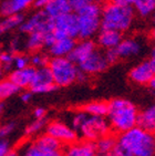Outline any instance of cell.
Returning a JSON list of instances; mask_svg holds the SVG:
<instances>
[{"mask_svg":"<svg viewBox=\"0 0 155 156\" xmlns=\"http://www.w3.org/2000/svg\"><path fill=\"white\" fill-rule=\"evenodd\" d=\"M111 132L110 124L105 116H96L87 113L80 126L77 129L78 135H80L84 141L96 142L102 136Z\"/></svg>","mask_w":155,"mask_h":156,"instance_id":"obj_6","label":"cell"},{"mask_svg":"<svg viewBox=\"0 0 155 156\" xmlns=\"http://www.w3.org/2000/svg\"><path fill=\"white\" fill-rule=\"evenodd\" d=\"M57 85L54 84L52 73L48 66H41L36 69L32 83L30 85V91L33 94H45L51 93L57 90Z\"/></svg>","mask_w":155,"mask_h":156,"instance_id":"obj_9","label":"cell"},{"mask_svg":"<svg viewBox=\"0 0 155 156\" xmlns=\"http://www.w3.org/2000/svg\"><path fill=\"white\" fill-rule=\"evenodd\" d=\"M48 66L58 87H69L75 82L79 68L67 57H52L49 60Z\"/></svg>","mask_w":155,"mask_h":156,"instance_id":"obj_5","label":"cell"},{"mask_svg":"<svg viewBox=\"0 0 155 156\" xmlns=\"http://www.w3.org/2000/svg\"><path fill=\"white\" fill-rule=\"evenodd\" d=\"M109 63L104 57L103 50H99L98 48L92 51L91 53L84 59L82 62L78 64V68L85 72L88 75L90 74H99V73L104 72L109 68Z\"/></svg>","mask_w":155,"mask_h":156,"instance_id":"obj_10","label":"cell"},{"mask_svg":"<svg viewBox=\"0 0 155 156\" xmlns=\"http://www.w3.org/2000/svg\"><path fill=\"white\" fill-rule=\"evenodd\" d=\"M16 129V124L13 122H10V123H7L5 125L0 126V138H5L7 136L11 134Z\"/></svg>","mask_w":155,"mask_h":156,"instance_id":"obj_35","label":"cell"},{"mask_svg":"<svg viewBox=\"0 0 155 156\" xmlns=\"http://www.w3.org/2000/svg\"><path fill=\"white\" fill-rule=\"evenodd\" d=\"M63 156H98L94 142L83 141L69 144L67 150L62 152Z\"/></svg>","mask_w":155,"mask_h":156,"instance_id":"obj_17","label":"cell"},{"mask_svg":"<svg viewBox=\"0 0 155 156\" xmlns=\"http://www.w3.org/2000/svg\"><path fill=\"white\" fill-rule=\"evenodd\" d=\"M20 156H63L62 152H56V153H45L43 151L39 150L34 144L28 145L21 153Z\"/></svg>","mask_w":155,"mask_h":156,"instance_id":"obj_29","label":"cell"},{"mask_svg":"<svg viewBox=\"0 0 155 156\" xmlns=\"http://www.w3.org/2000/svg\"><path fill=\"white\" fill-rule=\"evenodd\" d=\"M136 126L147 132L154 133L155 129V106H149L141 112H137Z\"/></svg>","mask_w":155,"mask_h":156,"instance_id":"obj_21","label":"cell"},{"mask_svg":"<svg viewBox=\"0 0 155 156\" xmlns=\"http://www.w3.org/2000/svg\"><path fill=\"white\" fill-rule=\"evenodd\" d=\"M45 115H47V111L45 108H36L33 110V116L34 119H45Z\"/></svg>","mask_w":155,"mask_h":156,"instance_id":"obj_39","label":"cell"},{"mask_svg":"<svg viewBox=\"0 0 155 156\" xmlns=\"http://www.w3.org/2000/svg\"><path fill=\"white\" fill-rule=\"evenodd\" d=\"M122 39V32H120V31L110 30V29H100V31L96 34V43L101 49L105 50V49L115 48Z\"/></svg>","mask_w":155,"mask_h":156,"instance_id":"obj_16","label":"cell"},{"mask_svg":"<svg viewBox=\"0 0 155 156\" xmlns=\"http://www.w3.org/2000/svg\"><path fill=\"white\" fill-rule=\"evenodd\" d=\"M13 55H15V53H12L10 51L0 52V64H1L5 72H10L13 70V66H12Z\"/></svg>","mask_w":155,"mask_h":156,"instance_id":"obj_31","label":"cell"},{"mask_svg":"<svg viewBox=\"0 0 155 156\" xmlns=\"http://www.w3.org/2000/svg\"><path fill=\"white\" fill-rule=\"evenodd\" d=\"M96 150L98 156H104L110 153H113L114 147L116 145V137L114 135H111L110 133L106 135L102 136L99 140L94 142Z\"/></svg>","mask_w":155,"mask_h":156,"instance_id":"obj_23","label":"cell"},{"mask_svg":"<svg viewBox=\"0 0 155 156\" xmlns=\"http://www.w3.org/2000/svg\"><path fill=\"white\" fill-rule=\"evenodd\" d=\"M47 134L58 140L61 144L67 145L77 142L78 136H79L73 127L59 121L51 122L47 125Z\"/></svg>","mask_w":155,"mask_h":156,"instance_id":"obj_11","label":"cell"},{"mask_svg":"<svg viewBox=\"0 0 155 156\" xmlns=\"http://www.w3.org/2000/svg\"><path fill=\"white\" fill-rule=\"evenodd\" d=\"M33 0H3L0 2V15L2 17L21 13L32 6Z\"/></svg>","mask_w":155,"mask_h":156,"instance_id":"obj_18","label":"cell"},{"mask_svg":"<svg viewBox=\"0 0 155 156\" xmlns=\"http://www.w3.org/2000/svg\"><path fill=\"white\" fill-rule=\"evenodd\" d=\"M45 33L41 31H33L28 33V38L24 42V47L27 50L31 52L40 51L43 48V39H45Z\"/></svg>","mask_w":155,"mask_h":156,"instance_id":"obj_24","label":"cell"},{"mask_svg":"<svg viewBox=\"0 0 155 156\" xmlns=\"http://www.w3.org/2000/svg\"><path fill=\"white\" fill-rule=\"evenodd\" d=\"M33 144L38 147L39 150L43 151L45 153H56V152H62V144L58 140L52 137L49 134H43L40 137H38Z\"/></svg>","mask_w":155,"mask_h":156,"instance_id":"obj_22","label":"cell"},{"mask_svg":"<svg viewBox=\"0 0 155 156\" xmlns=\"http://www.w3.org/2000/svg\"><path fill=\"white\" fill-rule=\"evenodd\" d=\"M33 93L31 91H24L20 94V99L23 103H29L31 100H32Z\"/></svg>","mask_w":155,"mask_h":156,"instance_id":"obj_40","label":"cell"},{"mask_svg":"<svg viewBox=\"0 0 155 156\" xmlns=\"http://www.w3.org/2000/svg\"><path fill=\"white\" fill-rule=\"evenodd\" d=\"M104 156H117V155L114 154V153H110V154H107V155H104Z\"/></svg>","mask_w":155,"mask_h":156,"instance_id":"obj_47","label":"cell"},{"mask_svg":"<svg viewBox=\"0 0 155 156\" xmlns=\"http://www.w3.org/2000/svg\"><path fill=\"white\" fill-rule=\"evenodd\" d=\"M134 10L142 17L147 18L152 15L155 9V1H147V0H136L133 5Z\"/></svg>","mask_w":155,"mask_h":156,"instance_id":"obj_28","label":"cell"},{"mask_svg":"<svg viewBox=\"0 0 155 156\" xmlns=\"http://www.w3.org/2000/svg\"><path fill=\"white\" fill-rule=\"evenodd\" d=\"M147 1H155V0H147Z\"/></svg>","mask_w":155,"mask_h":156,"instance_id":"obj_48","label":"cell"},{"mask_svg":"<svg viewBox=\"0 0 155 156\" xmlns=\"http://www.w3.org/2000/svg\"><path fill=\"white\" fill-rule=\"evenodd\" d=\"M50 1H51V0H50Z\"/></svg>","mask_w":155,"mask_h":156,"instance_id":"obj_49","label":"cell"},{"mask_svg":"<svg viewBox=\"0 0 155 156\" xmlns=\"http://www.w3.org/2000/svg\"><path fill=\"white\" fill-rule=\"evenodd\" d=\"M81 110L90 115L105 116L107 113V103L103 102V101H94V102H90L85 104Z\"/></svg>","mask_w":155,"mask_h":156,"instance_id":"obj_27","label":"cell"},{"mask_svg":"<svg viewBox=\"0 0 155 156\" xmlns=\"http://www.w3.org/2000/svg\"><path fill=\"white\" fill-rule=\"evenodd\" d=\"M77 39L73 38H60L56 39L54 43L48 48L49 54L51 57H67L73 47H74Z\"/></svg>","mask_w":155,"mask_h":156,"instance_id":"obj_19","label":"cell"},{"mask_svg":"<svg viewBox=\"0 0 155 156\" xmlns=\"http://www.w3.org/2000/svg\"><path fill=\"white\" fill-rule=\"evenodd\" d=\"M49 57L47 54L41 53L40 51L33 52V54L30 57V66H32L33 68H41V66H48L49 63Z\"/></svg>","mask_w":155,"mask_h":156,"instance_id":"obj_30","label":"cell"},{"mask_svg":"<svg viewBox=\"0 0 155 156\" xmlns=\"http://www.w3.org/2000/svg\"><path fill=\"white\" fill-rule=\"evenodd\" d=\"M101 6L96 1L90 2L74 11L79 23V39H92L101 29Z\"/></svg>","mask_w":155,"mask_h":156,"instance_id":"obj_4","label":"cell"},{"mask_svg":"<svg viewBox=\"0 0 155 156\" xmlns=\"http://www.w3.org/2000/svg\"><path fill=\"white\" fill-rule=\"evenodd\" d=\"M36 73V68L28 66L22 69H13L9 72V80L20 89H28L32 83L33 76Z\"/></svg>","mask_w":155,"mask_h":156,"instance_id":"obj_14","label":"cell"},{"mask_svg":"<svg viewBox=\"0 0 155 156\" xmlns=\"http://www.w3.org/2000/svg\"><path fill=\"white\" fill-rule=\"evenodd\" d=\"M3 108H5V104H3L2 102H0V115L2 114V112H3Z\"/></svg>","mask_w":155,"mask_h":156,"instance_id":"obj_46","label":"cell"},{"mask_svg":"<svg viewBox=\"0 0 155 156\" xmlns=\"http://www.w3.org/2000/svg\"><path fill=\"white\" fill-rule=\"evenodd\" d=\"M143 45L140 40L134 39V38H126L120 41L119 44L115 47V50L120 59H128V58L140 54Z\"/></svg>","mask_w":155,"mask_h":156,"instance_id":"obj_15","label":"cell"},{"mask_svg":"<svg viewBox=\"0 0 155 156\" xmlns=\"http://www.w3.org/2000/svg\"><path fill=\"white\" fill-rule=\"evenodd\" d=\"M113 153L117 156H154V134L135 125L116 138Z\"/></svg>","mask_w":155,"mask_h":156,"instance_id":"obj_1","label":"cell"},{"mask_svg":"<svg viewBox=\"0 0 155 156\" xmlns=\"http://www.w3.org/2000/svg\"><path fill=\"white\" fill-rule=\"evenodd\" d=\"M135 10L131 6H119L109 2L101 10V29H110L120 32L128 30L133 23Z\"/></svg>","mask_w":155,"mask_h":156,"instance_id":"obj_3","label":"cell"},{"mask_svg":"<svg viewBox=\"0 0 155 156\" xmlns=\"http://www.w3.org/2000/svg\"><path fill=\"white\" fill-rule=\"evenodd\" d=\"M54 29L53 34L56 39L60 38H73L77 39L79 36V23L78 16L74 11L61 15L53 19Z\"/></svg>","mask_w":155,"mask_h":156,"instance_id":"obj_7","label":"cell"},{"mask_svg":"<svg viewBox=\"0 0 155 156\" xmlns=\"http://www.w3.org/2000/svg\"><path fill=\"white\" fill-rule=\"evenodd\" d=\"M10 152V143L5 138H0V156H6Z\"/></svg>","mask_w":155,"mask_h":156,"instance_id":"obj_38","label":"cell"},{"mask_svg":"<svg viewBox=\"0 0 155 156\" xmlns=\"http://www.w3.org/2000/svg\"><path fill=\"white\" fill-rule=\"evenodd\" d=\"M45 126V119H36L32 123H30L29 125L26 127L24 133L27 135H34L37 133H39L43 127Z\"/></svg>","mask_w":155,"mask_h":156,"instance_id":"obj_32","label":"cell"},{"mask_svg":"<svg viewBox=\"0 0 155 156\" xmlns=\"http://www.w3.org/2000/svg\"><path fill=\"white\" fill-rule=\"evenodd\" d=\"M43 12L50 19H54L61 15L73 11L68 0H51L43 8Z\"/></svg>","mask_w":155,"mask_h":156,"instance_id":"obj_20","label":"cell"},{"mask_svg":"<svg viewBox=\"0 0 155 156\" xmlns=\"http://www.w3.org/2000/svg\"><path fill=\"white\" fill-rule=\"evenodd\" d=\"M54 23L53 19L48 18L43 10L34 12L28 19L23 20L19 26V30L22 33L33 32V31H41L43 33L53 32Z\"/></svg>","mask_w":155,"mask_h":156,"instance_id":"obj_8","label":"cell"},{"mask_svg":"<svg viewBox=\"0 0 155 156\" xmlns=\"http://www.w3.org/2000/svg\"><path fill=\"white\" fill-rule=\"evenodd\" d=\"M6 156H19V155H18L17 153H16V152H12V151H10L9 153L7 154Z\"/></svg>","mask_w":155,"mask_h":156,"instance_id":"obj_45","label":"cell"},{"mask_svg":"<svg viewBox=\"0 0 155 156\" xmlns=\"http://www.w3.org/2000/svg\"><path fill=\"white\" fill-rule=\"evenodd\" d=\"M103 52H104V57H105V59H106L107 63H109L110 66L111 64H114V63L120 59L119 55H117V52H116L115 48L105 49V50H103Z\"/></svg>","mask_w":155,"mask_h":156,"instance_id":"obj_34","label":"cell"},{"mask_svg":"<svg viewBox=\"0 0 155 156\" xmlns=\"http://www.w3.org/2000/svg\"><path fill=\"white\" fill-rule=\"evenodd\" d=\"M5 71H3L2 66H1V64H0V80H2L3 78H5Z\"/></svg>","mask_w":155,"mask_h":156,"instance_id":"obj_44","label":"cell"},{"mask_svg":"<svg viewBox=\"0 0 155 156\" xmlns=\"http://www.w3.org/2000/svg\"><path fill=\"white\" fill-rule=\"evenodd\" d=\"M147 85L150 87V89H151V90H154V89H155V78H153L152 80L147 83Z\"/></svg>","mask_w":155,"mask_h":156,"instance_id":"obj_43","label":"cell"},{"mask_svg":"<svg viewBox=\"0 0 155 156\" xmlns=\"http://www.w3.org/2000/svg\"><path fill=\"white\" fill-rule=\"evenodd\" d=\"M70 6H71L72 10L73 11H77L80 8H82L83 6L88 5L90 2H93V1H96V0H68Z\"/></svg>","mask_w":155,"mask_h":156,"instance_id":"obj_36","label":"cell"},{"mask_svg":"<svg viewBox=\"0 0 155 156\" xmlns=\"http://www.w3.org/2000/svg\"><path fill=\"white\" fill-rule=\"evenodd\" d=\"M20 87H18L11 80L9 79H5L0 80V101L7 100L16 95L17 93L20 92Z\"/></svg>","mask_w":155,"mask_h":156,"instance_id":"obj_26","label":"cell"},{"mask_svg":"<svg viewBox=\"0 0 155 156\" xmlns=\"http://www.w3.org/2000/svg\"><path fill=\"white\" fill-rule=\"evenodd\" d=\"M21 39L18 37H15L13 39L10 41V52L12 53H18L21 50Z\"/></svg>","mask_w":155,"mask_h":156,"instance_id":"obj_37","label":"cell"},{"mask_svg":"<svg viewBox=\"0 0 155 156\" xmlns=\"http://www.w3.org/2000/svg\"><path fill=\"white\" fill-rule=\"evenodd\" d=\"M137 108L135 104L125 99H113L107 103L106 120L111 129L123 133L136 125Z\"/></svg>","mask_w":155,"mask_h":156,"instance_id":"obj_2","label":"cell"},{"mask_svg":"<svg viewBox=\"0 0 155 156\" xmlns=\"http://www.w3.org/2000/svg\"><path fill=\"white\" fill-rule=\"evenodd\" d=\"M88 76L89 75L87 74L85 72H83V71H81L80 69L78 70V73H77V79H75V81H78V82H85L88 80Z\"/></svg>","mask_w":155,"mask_h":156,"instance_id":"obj_42","label":"cell"},{"mask_svg":"<svg viewBox=\"0 0 155 156\" xmlns=\"http://www.w3.org/2000/svg\"><path fill=\"white\" fill-rule=\"evenodd\" d=\"M23 20L24 17L21 13H16V15L3 17V19L0 20V36L19 27Z\"/></svg>","mask_w":155,"mask_h":156,"instance_id":"obj_25","label":"cell"},{"mask_svg":"<svg viewBox=\"0 0 155 156\" xmlns=\"http://www.w3.org/2000/svg\"><path fill=\"white\" fill-rule=\"evenodd\" d=\"M13 69H22L26 66H30V57L23 53H15L13 61H12Z\"/></svg>","mask_w":155,"mask_h":156,"instance_id":"obj_33","label":"cell"},{"mask_svg":"<svg viewBox=\"0 0 155 156\" xmlns=\"http://www.w3.org/2000/svg\"><path fill=\"white\" fill-rule=\"evenodd\" d=\"M128 76L132 82L140 85H147L153 78H155V58L139 63L130 71Z\"/></svg>","mask_w":155,"mask_h":156,"instance_id":"obj_12","label":"cell"},{"mask_svg":"<svg viewBox=\"0 0 155 156\" xmlns=\"http://www.w3.org/2000/svg\"><path fill=\"white\" fill-rule=\"evenodd\" d=\"M136 0H111V2L119 5V6H131L133 7Z\"/></svg>","mask_w":155,"mask_h":156,"instance_id":"obj_41","label":"cell"},{"mask_svg":"<svg viewBox=\"0 0 155 156\" xmlns=\"http://www.w3.org/2000/svg\"><path fill=\"white\" fill-rule=\"evenodd\" d=\"M96 43L92 39H80L79 42H75L74 47L72 49L70 53L67 55L69 60L72 61L75 64H79L80 62L85 59L92 51L96 49Z\"/></svg>","mask_w":155,"mask_h":156,"instance_id":"obj_13","label":"cell"}]
</instances>
